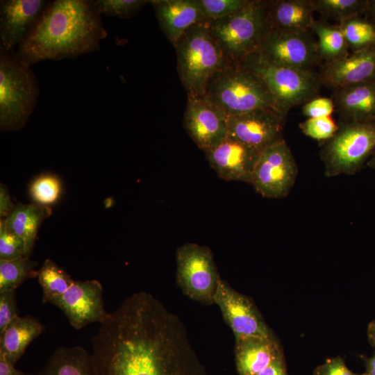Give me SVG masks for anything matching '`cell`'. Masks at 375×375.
Returning a JSON list of instances; mask_svg holds the SVG:
<instances>
[{"instance_id": "d4e9b609", "label": "cell", "mask_w": 375, "mask_h": 375, "mask_svg": "<svg viewBox=\"0 0 375 375\" xmlns=\"http://www.w3.org/2000/svg\"><path fill=\"white\" fill-rule=\"evenodd\" d=\"M51 214V209L35 203H19L3 221L24 244L25 256L30 257L42 222Z\"/></svg>"}, {"instance_id": "e0dca14e", "label": "cell", "mask_w": 375, "mask_h": 375, "mask_svg": "<svg viewBox=\"0 0 375 375\" xmlns=\"http://www.w3.org/2000/svg\"><path fill=\"white\" fill-rule=\"evenodd\" d=\"M260 151L230 137L205 152L210 167L227 181L251 184Z\"/></svg>"}, {"instance_id": "d6986e66", "label": "cell", "mask_w": 375, "mask_h": 375, "mask_svg": "<svg viewBox=\"0 0 375 375\" xmlns=\"http://www.w3.org/2000/svg\"><path fill=\"white\" fill-rule=\"evenodd\" d=\"M149 3L161 29L174 47L189 28L207 22L199 0H151Z\"/></svg>"}, {"instance_id": "8992f818", "label": "cell", "mask_w": 375, "mask_h": 375, "mask_svg": "<svg viewBox=\"0 0 375 375\" xmlns=\"http://www.w3.org/2000/svg\"><path fill=\"white\" fill-rule=\"evenodd\" d=\"M206 24L231 63H239L256 53L269 29L265 1L261 0H248L238 11Z\"/></svg>"}, {"instance_id": "d590c367", "label": "cell", "mask_w": 375, "mask_h": 375, "mask_svg": "<svg viewBox=\"0 0 375 375\" xmlns=\"http://www.w3.org/2000/svg\"><path fill=\"white\" fill-rule=\"evenodd\" d=\"M17 315L16 290L0 292V333Z\"/></svg>"}, {"instance_id": "9a60e30c", "label": "cell", "mask_w": 375, "mask_h": 375, "mask_svg": "<svg viewBox=\"0 0 375 375\" xmlns=\"http://www.w3.org/2000/svg\"><path fill=\"white\" fill-rule=\"evenodd\" d=\"M183 125L204 153L228 137L226 116L202 97L188 96Z\"/></svg>"}, {"instance_id": "4dcf8cb0", "label": "cell", "mask_w": 375, "mask_h": 375, "mask_svg": "<svg viewBox=\"0 0 375 375\" xmlns=\"http://www.w3.org/2000/svg\"><path fill=\"white\" fill-rule=\"evenodd\" d=\"M61 193L60 180L53 174H41L29 186V194L34 203L43 206L50 207L56 203Z\"/></svg>"}, {"instance_id": "9c48e42d", "label": "cell", "mask_w": 375, "mask_h": 375, "mask_svg": "<svg viewBox=\"0 0 375 375\" xmlns=\"http://www.w3.org/2000/svg\"><path fill=\"white\" fill-rule=\"evenodd\" d=\"M176 261V282L183 294L201 304H213L221 278L210 248L186 242L177 249Z\"/></svg>"}, {"instance_id": "f546056e", "label": "cell", "mask_w": 375, "mask_h": 375, "mask_svg": "<svg viewBox=\"0 0 375 375\" xmlns=\"http://www.w3.org/2000/svg\"><path fill=\"white\" fill-rule=\"evenodd\" d=\"M338 25L353 51L375 46V25L365 18L354 17Z\"/></svg>"}, {"instance_id": "52a82bcc", "label": "cell", "mask_w": 375, "mask_h": 375, "mask_svg": "<svg viewBox=\"0 0 375 375\" xmlns=\"http://www.w3.org/2000/svg\"><path fill=\"white\" fill-rule=\"evenodd\" d=\"M375 153V122H340L336 133L320 151L326 176L353 175Z\"/></svg>"}, {"instance_id": "836d02e7", "label": "cell", "mask_w": 375, "mask_h": 375, "mask_svg": "<svg viewBox=\"0 0 375 375\" xmlns=\"http://www.w3.org/2000/svg\"><path fill=\"white\" fill-rule=\"evenodd\" d=\"M301 131L307 136L318 140H327L336 133L338 125L330 117L308 118L299 124Z\"/></svg>"}, {"instance_id": "7402d4cb", "label": "cell", "mask_w": 375, "mask_h": 375, "mask_svg": "<svg viewBox=\"0 0 375 375\" xmlns=\"http://www.w3.org/2000/svg\"><path fill=\"white\" fill-rule=\"evenodd\" d=\"M269 28L289 32L309 33L316 21L312 0L265 1Z\"/></svg>"}, {"instance_id": "ab89813d", "label": "cell", "mask_w": 375, "mask_h": 375, "mask_svg": "<svg viewBox=\"0 0 375 375\" xmlns=\"http://www.w3.org/2000/svg\"><path fill=\"white\" fill-rule=\"evenodd\" d=\"M15 206L10 199V194L5 185L1 184L0 187V216L6 218Z\"/></svg>"}, {"instance_id": "5b68a950", "label": "cell", "mask_w": 375, "mask_h": 375, "mask_svg": "<svg viewBox=\"0 0 375 375\" xmlns=\"http://www.w3.org/2000/svg\"><path fill=\"white\" fill-rule=\"evenodd\" d=\"M40 88L28 65L14 51L0 49V128L2 131L24 127L35 108Z\"/></svg>"}, {"instance_id": "ee69618b", "label": "cell", "mask_w": 375, "mask_h": 375, "mask_svg": "<svg viewBox=\"0 0 375 375\" xmlns=\"http://www.w3.org/2000/svg\"><path fill=\"white\" fill-rule=\"evenodd\" d=\"M367 334L369 344L375 348V319L369 324Z\"/></svg>"}, {"instance_id": "74e56055", "label": "cell", "mask_w": 375, "mask_h": 375, "mask_svg": "<svg viewBox=\"0 0 375 375\" xmlns=\"http://www.w3.org/2000/svg\"><path fill=\"white\" fill-rule=\"evenodd\" d=\"M314 375H365L351 372L346 365L344 360L338 356L327 359L323 364L314 370Z\"/></svg>"}, {"instance_id": "7a4b0ae2", "label": "cell", "mask_w": 375, "mask_h": 375, "mask_svg": "<svg viewBox=\"0 0 375 375\" xmlns=\"http://www.w3.org/2000/svg\"><path fill=\"white\" fill-rule=\"evenodd\" d=\"M101 15L94 1H50L15 53L31 66L47 60L74 59L99 50L107 36Z\"/></svg>"}, {"instance_id": "30bf717a", "label": "cell", "mask_w": 375, "mask_h": 375, "mask_svg": "<svg viewBox=\"0 0 375 375\" xmlns=\"http://www.w3.org/2000/svg\"><path fill=\"white\" fill-rule=\"evenodd\" d=\"M297 174V162L283 139L260 153L251 185L263 197L281 199L290 193Z\"/></svg>"}, {"instance_id": "83f0119b", "label": "cell", "mask_w": 375, "mask_h": 375, "mask_svg": "<svg viewBox=\"0 0 375 375\" xmlns=\"http://www.w3.org/2000/svg\"><path fill=\"white\" fill-rule=\"evenodd\" d=\"M37 263L29 257L0 260V292L16 290L24 281L37 277Z\"/></svg>"}, {"instance_id": "ac0fdd59", "label": "cell", "mask_w": 375, "mask_h": 375, "mask_svg": "<svg viewBox=\"0 0 375 375\" xmlns=\"http://www.w3.org/2000/svg\"><path fill=\"white\" fill-rule=\"evenodd\" d=\"M318 74L321 85L333 91L375 81V46L353 51L344 58L326 62Z\"/></svg>"}, {"instance_id": "f1b7e54d", "label": "cell", "mask_w": 375, "mask_h": 375, "mask_svg": "<svg viewBox=\"0 0 375 375\" xmlns=\"http://www.w3.org/2000/svg\"><path fill=\"white\" fill-rule=\"evenodd\" d=\"M315 10L338 22L364 14L367 0H312Z\"/></svg>"}, {"instance_id": "1f68e13d", "label": "cell", "mask_w": 375, "mask_h": 375, "mask_svg": "<svg viewBox=\"0 0 375 375\" xmlns=\"http://www.w3.org/2000/svg\"><path fill=\"white\" fill-rule=\"evenodd\" d=\"M101 13L107 17L128 18L135 15L149 1L147 0H95Z\"/></svg>"}, {"instance_id": "4fadbf2b", "label": "cell", "mask_w": 375, "mask_h": 375, "mask_svg": "<svg viewBox=\"0 0 375 375\" xmlns=\"http://www.w3.org/2000/svg\"><path fill=\"white\" fill-rule=\"evenodd\" d=\"M214 303L219 307L235 338L274 335L253 301L222 278L214 296Z\"/></svg>"}, {"instance_id": "44dd1931", "label": "cell", "mask_w": 375, "mask_h": 375, "mask_svg": "<svg viewBox=\"0 0 375 375\" xmlns=\"http://www.w3.org/2000/svg\"><path fill=\"white\" fill-rule=\"evenodd\" d=\"M331 99L340 122H375V81L334 90Z\"/></svg>"}, {"instance_id": "b9f144b4", "label": "cell", "mask_w": 375, "mask_h": 375, "mask_svg": "<svg viewBox=\"0 0 375 375\" xmlns=\"http://www.w3.org/2000/svg\"><path fill=\"white\" fill-rule=\"evenodd\" d=\"M365 365V375H375V352L371 357H363Z\"/></svg>"}, {"instance_id": "277c9868", "label": "cell", "mask_w": 375, "mask_h": 375, "mask_svg": "<svg viewBox=\"0 0 375 375\" xmlns=\"http://www.w3.org/2000/svg\"><path fill=\"white\" fill-rule=\"evenodd\" d=\"M206 23L189 28L174 46L178 76L187 96L202 97L212 76L231 64Z\"/></svg>"}, {"instance_id": "ba28073f", "label": "cell", "mask_w": 375, "mask_h": 375, "mask_svg": "<svg viewBox=\"0 0 375 375\" xmlns=\"http://www.w3.org/2000/svg\"><path fill=\"white\" fill-rule=\"evenodd\" d=\"M267 84L280 112L287 116L292 108L317 98L322 86L318 73L274 65L256 53L239 62Z\"/></svg>"}, {"instance_id": "7c38bea8", "label": "cell", "mask_w": 375, "mask_h": 375, "mask_svg": "<svg viewBox=\"0 0 375 375\" xmlns=\"http://www.w3.org/2000/svg\"><path fill=\"white\" fill-rule=\"evenodd\" d=\"M285 117L286 115L271 108L228 115V136L261 152L283 139Z\"/></svg>"}, {"instance_id": "7bdbcfd3", "label": "cell", "mask_w": 375, "mask_h": 375, "mask_svg": "<svg viewBox=\"0 0 375 375\" xmlns=\"http://www.w3.org/2000/svg\"><path fill=\"white\" fill-rule=\"evenodd\" d=\"M365 19L375 25V0H367Z\"/></svg>"}, {"instance_id": "f6af8a7d", "label": "cell", "mask_w": 375, "mask_h": 375, "mask_svg": "<svg viewBox=\"0 0 375 375\" xmlns=\"http://www.w3.org/2000/svg\"><path fill=\"white\" fill-rule=\"evenodd\" d=\"M367 165L369 166V167L375 169V153L372 155V156L367 161Z\"/></svg>"}, {"instance_id": "603a6c76", "label": "cell", "mask_w": 375, "mask_h": 375, "mask_svg": "<svg viewBox=\"0 0 375 375\" xmlns=\"http://www.w3.org/2000/svg\"><path fill=\"white\" fill-rule=\"evenodd\" d=\"M44 330V325L34 317L18 315L0 333V355L15 365Z\"/></svg>"}, {"instance_id": "60d3db41", "label": "cell", "mask_w": 375, "mask_h": 375, "mask_svg": "<svg viewBox=\"0 0 375 375\" xmlns=\"http://www.w3.org/2000/svg\"><path fill=\"white\" fill-rule=\"evenodd\" d=\"M15 365L3 356L0 355V375H34V374L24 373L17 369Z\"/></svg>"}, {"instance_id": "d6a6232c", "label": "cell", "mask_w": 375, "mask_h": 375, "mask_svg": "<svg viewBox=\"0 0 375 375\" xmlns=\"http://www.w3.org/2000/svg\"><path fill=\"white\" fill-rule=\"evenodd\" d=\"M25 256V247L22 240L5 224L0 222V260H12Z\"/></svg>"}, {"instance_id": "e575fe53", "label": "cell", "mask_w": 375, "mask_h": 375, "mask_svg": "<svg viewBox=\"0 0 375 375\" xmlns=\"http://www.w3.org/2000/svg\"><path fill=\"white\" fill-rule=\"evenodd\" d=\"M248 0H199L207 21L215 20L240 10Z\"/></svg>"}, {"instance_id": "8fae6325", "label": "cell", "mask_w": 375, "mask_h": 375, "mask_svg": "<svg viewBox=\"0 0 375 375\" xmlns=\"http://www.w3.org/2000/svg\"><path fill=\"white\" fill-rule=\"evenodd\" d=\"M254 53L274 65L304 70L313 71V67L322 60L317 42L309 33L269 28Z\"/></svg>"}, {"instance_id": "5bb4252c", "label": "cell", "mask_w": 375, "mask_h": 375, "mask_svg": "<svg viewBox=\"0 0 375 375\" xmlns=\"http://www.w3.org/2000/svg\"><path fill=\"white\" fill-rule=\"evenodd\" d=\"M52 304L61 310L75 329L92 323L100 324L108 314L104 307L103 289L97 280L74 281Z\"/></svg>"}, {"instance_id": "2e32d148", "label": "cell", "mask_w": 375, "mask_h": 375, "mask_svg": "<svg viewBox=\"0 0 375 375\" xmlns=\"http://www.w3.org/2000/svg\"><path fill=\"white\" fill-rule=\"evenodd\" d=\"M50 1L1 0L0 49L14 51L28 36Z\"/></svg>"}, {"instance_id": "f35d334b", "label": "cell", "mask_w": 375, "mask_h": 375, "mask_svg": "<svg viewBox=\"0 0 375 375\" xmlns=\"http://www.w3.org/2000/svg\"><path fill=\"white\" fill-rule=\"evenodd\" d=\"M257 375H288L284 356L276 358Z\"/></svg>"}, {"instance_id": "3957f363", "label": "cell", "mask_w": 375, "mask_h": 375, "mask_svg": "<svg viewBox=\"0 0 375 375\" xmlns=\"http://www.w3.org/2000/svg\"><path fill=\"white\" fill-rule=\"evenodd\" d=\"M202 98L226 116L259 108L278 111L265 81L240 63H231L217 72L210 79Z\"/></svg>"}, {"instance_id": "4316f807", "label": "cell", "mask_w": 375, "mask_h": 375, "mask_svg": "<svg viewBox=\"0 0 375 375\" xmlns=\"http://www.w3.org/2000/svg\"><path fill=\"white\" fill-rule=\"evenodd\" d=\"M318 37L317 47L322 60L330 62L349 54V45L339 26L315 21L312 30Z\"/></svg>"}, {"instance_id": "8d00e7d4", "label": "cell", "mask_w": 375, "mask_h": 375, "mask_svg": "<svg viewBox=\"0 0 375 375\" xmlns=\"http://www.w3.org/2000/svg\"><path fill=\"white\" fill-rule=\"evenodd\" d=\"M334 110L333 100L326 97L315 98L302 105V112L308 118L330 116Z\"/></svg>"}, {"instance_id": "484cf974", "label": "cell", "mask_w": 375, "mask_h": 375, "mask_svg": "<svg viewBox=\"0 0 375 375\" xmlns=\"http://www.w3.org/2000/svg\"><path fill=\"white\" fill-rule=\"evenodd\" d=\"M37 278L42 292L43 303L52 304L66 292L74 281L62 268L49 258L38 270Z\"/></svg>"}, {"instance_id": "ffe728a7", "label": "cell", "mask_w": 375, "mask_h": 375, "mask_svg": "<svg viewBox=\"0 0 375 375\" xmlns=\"http://www.w3.org/2000/svg\"><path fill=\"white\" fill-rule=\"evenodd\" d=\"M282 355L275 335L235 338V366L240 375H257Z\"/></svg>"}, {"instance_id": "cb8c5ba5", "label": "cell", "mask_w": 375, "mask_h": 375, "mask_svg": "<svg viewBox=\"0 0 375 375\" xmlns=\"http://www.w3.org/2000/svg\"><path fill=\"white\" fill-rule=\"evenodd\" d=\"M34 375H99L91 353L81 346L62 347Z\"/></svg>"}, {"instance_id": "6da1fadb", "label": "cell", "mask_w": 375, "mask_h": 375, "mask_svg": "<svg viewBox=\"0 0 375 375\" xmlns=\"http://www.w3.org/2000/svg\"><path fill=\"white\" fill-rule=\"evenodd\" d=\"M91 338L99 375H208L181 319L153 294L126 298Z\"/></svg>"}]
</instances>
